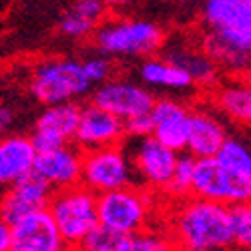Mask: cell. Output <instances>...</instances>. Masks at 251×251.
<instances>
[{"label": "cell", "mask_w": 251, "mask_h": 251, "mask_svg": "<svg viewBox=\"0 0 251 251\" xmlns=\"http://www.w3.org/2000/svg\"><path fill=\"white\" fill-rule=\"evenodd\" d=\"M169 235L179 251H229L233 247L229 205L185 197L173 211Z\"/></svg>", "instance_id": "6da1fadb"}, {"label": "cell", "mask_w": 251, "mask_h": 251, "mask_svg": "<svg viewBox=\"0 0 251 251\" xmlns=\"http://www.w3.org/2000/svg\"><path fill=\"white\" fill-rule=\"evenodd\" d=\"M93 40L102 56H153L161 47L165 34L151 20L119 18L99 25L93 30Z\"/></svg>", "instance_id": "7a4b0ae2"}, {"label": "cell", "mask_w": 251, "mask_h": 251, "mask_svg": "<svg viewBox=\"0 0 251 251\" xmlns=\"http://www.w3.org/2000/svg\"><path fill=\"white\" fill-rule=\"evenodd\" d=\"M153 209V193L139 185H127L97 195L99 223L121 235H131L147 229Z\"/></svg>", "instance_id": "3957f363"}, {"label": "cell", "mask_w": 251, "mask_h": 251, "mask_svg": "<svg viewBox=\"0 0 251 251\" xmlns=\"http://www.w3.org/2000/svg\"><path fill=\"white\" fill-rule=\"evenodd\" d=\"M47 209L58 229L62 243L71 249H75L82 241V237L95 225H99L97 195L80 183L56 189Z\"/></svg>", "instance_id": "277c9868"}, {"label": "cell", "mask_w": 251, "mask_h": 251, "mask_svg": "<svg viewBox=\"0 0 251 251\" xmlns=\"http://www.w3.org/2000/svg\"><path fill=\"white\" fill-rule=\"evenodd\" d=\"M93 85L87 80L80 69V60L73 58H52L36 67L30 82L34 99L43 104L69 102L76 97L87 95Z\"/></svg>", "instance_id": "5b68a950"}, {"label": "cell", "mask_w": 251, "mask_h": 251, "mask_svg": "<svg viewBox=\"0 0 251 251\" xmlns=\"http://www.w3.org/2000/svg\"><path fill=\"white\" fill-rule=\"evenodd\" d=\"M205 34L251 54V0H205Z\"/></svg>", "instance_id": "8992f818"}, {"label": "cell", "mask_w": 251, "mask_h": 251, "mask_svg": "<svg viewBox=\"0 0 251 251\" xmlns=\"http://www.w3.org/2000/svg\"><path fill=\"white\" fill-rule=\"evenodd\" d=\"M123 149L129 159L135 185L145 187L149 191L165 193L167 185L171 181L179 153L167 149L165 145H161L151 135L131 139L127 143V147H123Z\"/></svg>", "instance_id": "52a82bcc"}, {"label": "cell", "mask_w": 251, "mask_h": 251, "mask_svg": "<svg viewBox=\"0 0 251 251\" xmlns=\"http://www.w3.org/2000/svg\"><path fill=\"white\" fill-rule=\"evenodd\" d=\"M80 185H85L95 195L135 185V177L123 145L82 151Z\"/></svg>", "instance_id": "ba28073f"}, {"label": "cell", "mask_w": 251, "mask_h": 251, "mask_svg": "<svg viewBox=\"0 0 251 251\" xmlns=\"http://www.w3.org/2000/svg\"><path fill=\"white\" fill-rule=\"evenodd\" d=\"M191 197L223 203L229 207L239 203H249L251 183L231 177L215 161V157L195 159V169L191 179Z\"/></svg>", "instance_id": "9c48e42d"}, {"label": "cell", "mask_w": 251, "mask_h": 251, "mask_svg": "<svg viewBox=\"0 0 251 251\" xmlns=\"http://www.w3.org/2000/svg\"><path fill=\"white\" fill-rule=\"evenodd\" d=\"M153 100L155 99L149 89L127 78H107L97 87L93 95V102L97 107L113 113L121 121L149 113Z\"/></svg>", "instance_id": "30bf717a"}, {"label": "cell", "mask_w": 251, "mask_h": 251, "mask_svg": "<svg viewBox=\"0 0 251 251\" xmlns=\"http://www.w3.org/2000/svg\"><path fill=\"white\" fill-rule=\"evenodd\" d=\"M125 135V123L113 113L97 107L95 102L80 107V117L73 141L80 151H93L100 147H115L121 145Z\"/></svg>", "instance_id": "8fae6325"}, {"label": "cell", "mask_w": 251, "mask_h": 251, "mask_svg": "<svg viewBox=\"0 0 251 251\" xmlns=\"http://www.w3.org/2000/svg\"><path fill=\"white\" fill-rule=\"evenodd\" d=\"M54 189L34 171H30L26 177L18 179L14 185L6 187L0 195V217L8 225H14L23 217L47 209Z\"/></svg>", "instance_id": "7c38bea8"}, {"label": "cell", "mask_w": 251, "mask_h": 251, "mask_svg": "<svg viewBox=\"0 0 251 251\" xmlns=\"http://www.w3.org/2000/svg\"><path fill=\"white\" fill-rule=\"evenodd\" d=\"M78 117H80V107L73 100L49 104L45 113L38 117L34 133L30 137L34 151L43 153L71 143L78 125Z\"/></svg>", "instance_id": "4fadbf2b"}, {"label": "cell", "mask_w": 251, "mask_h": 251, "mask_svg": "<svg viewBox=\"0 0 251 251\" xmlns=\"http://www.w3.org/2000/svg\"><path fill=\"white\" fill-rule=\"evenodd\" d=\"M149 115L153 123L151 137L175 153L185 151L187 129H189V109L175 99H159L153 100Z\"/></svg>", "instance_id": "5bb4252c"}, {"label": "cell", "mask_w": 251, "mask_h": 251, "mask_svg": "<svg viewBox=\"0 0 251 251\" xmlns=\"http://www.w3.org/2000/svg\"><path fill=\"white\" fill-rule=\"evenodd\" d=\"M80 165L82 151L76 145H62V147L36 153L32 171L43 177L52 189H65V187L80 183Z\"/></svg>", "instance_id": "9a60e30c"}, {"label": "cell", "mask_w": 251, "mask_h": 251, "mask_svg": "<svg viewBox=\"0 0 251 251\" xmlns=\"http://www.w3.org/2000/svg\"><path fill=\"white\" fill-rule=\"evenodd\" d=\"M10 233L12 251H58L65 247L49 209H38L16 221L10 225Z\"/></svg>", "instance_id": "2e32d148"}, {"label": "cell", "mask_w": 251, "mask_h": 251, "mask_svg": "<svg viewBox=\"0 0 251 251\" xmlns=\"http://www.w3.org/2000/svg\"><path fill=\"white\" fill-rule=\"evenodd\" d=\"M227 137L221 115L211 109H189L187 129V153L195 159L213 157Z\"/></svg>", "instance_id": "e0dca14e"}, {"label": "cell", "mask_w": 251, "mask_h": 251, "mask_svg": "<svg viewBox=\"0 0 251 251\" xmlns=\"http://www.w3.org/2000/svg\"><path fill=\"white\" fill-rule=\"evenodd\" d=\"M36 151L30 137L6 135L0 137V189L14 185L18 179L26 177L32 171Z\"/></svg>", "instance_id": "ac0fdd59"}, {"label": "cell", "mask_w": 251, "mask_h": 251, "mask_svg": "<svg viewBox=\"0 0 251 251\" xmlns=\"http://www.w3.org/2000/svg\"><path fill=\"white\" fill-rule=\"evenodd\" d=\"M139 76L145 85L157 87V89H169V91H187L193 87L191 76L183 69L173 65L171 60L163 56H149L141 62Z\"/></svg>", "instance_id": "d6986e66"}, {"label": "cell", "mask_w": 251, "mask_h": 251, "mask_svg": "<svg viewBox=\"0 0 251 251\" xmlns=\"http://www.w3.org/2000/svg\"><path fill=\"white\" fill-rule=\"evenodd\" d=\"M215 109L221 117L235 125L247 127L251 121V89L245 80H231L221 85L215 93Z\"/></svg>", "instance_id": "ffe728a7"}, {"label": "cell", "mask_w": 251, "mask_h": 251, "mask_svg": "<svg viewBox=\"0 0 251 251\" xmlns=\"http://www.w3.org/2000/svg\"><path fill=\"white\" fill-rule=\"evenodd\" d=\"M163 58L171 60L173 65H177L179 69H183L187 75L191 76L193 85L211 87V85H215L217 78H219L217 65L201 49L173 47L171 50H167V54Z\"/></svg>", "instance_id": "44dd1931"}, {"label": "cell", "mask_w": 251, "mask_h": 251, "mask_svg": "<svg viewBox=\"0 0 251 251\" xmlns=\"http://www.w3.org/2000/svg\"><path fill=\"white\" fill-rule=\"evenodd\" d=\"M213 157L231 177L251 183V151L245 139L227 135Z\"/></svg>", "instance_id": "7402d4cb"}, {"label": "cell", "mask_w": 251, "mask_h": 251, "mask_svg": "<svg viewBox=\"0 0 251 251\" xmlns=\"http://www.w3.org/2000/svg\"><path fill=\"white\" fill-rule=\"evenodd\" d=\"M119 251H179V247L169 233L143 229V231L125 235Z\"/></svg>", "instance_id": "603a6c76"}, {"label": "cell", "mask_w": 251, "mask_h": 251, "mask_svg": "<svg viewBox=\"0 0 251 251\" xmlns=\"http://www.w3.org/2000/svg\"><path fill=\"white\" fill-rule=\"evenodd\" d=\"M193 169H195V157L189 153H179L171 181L167 185L165 193H169L171 197H191Z\"/></svg>", "instance_id": "cb8c5ba5"}, {"label": "cell", "mask_w": 251, "mask_h": 251, "mask_svg": "<svg viewBox=\"0 0 251 251\" xmlns=\"http://www.w3.org/2000/svg\"><path fill=\"white\" fill-rule=\"evenodd\" d=\"M123 237L125 235L99 223L82 237V241L75 247V251H119Z\"/></svg>", "instance_id": "d4e9b609"}, {"label": "cell", "mask_w": 251, "mask_h": 251, "mask_svg": "<svg viewBox=\"0 0 251 251\" xmlns=\"http://www.w3.org/2000/svg\"><path fill=\"white\" fill-rule=\"evenodd\" d=\"M229 225H231L233 247L245 249L251 245V207L249 203H239L229 207Z\"/></svg>", "instance_id": "484cf974"}, {"label": "cell", "mask_w": 251, "mask_h": 251, "mask_svg": "<svg viewBox=\"0 0 251 251\" xmlns=\"http://www.w3.org/2000/svg\"><path fill=\"white\" fill-rule=\"evenodd\" d=\"M104 10L107 8L100 4V0H73V4L69 6V12H73L75 16H78L80 20H85L95 28L100 25Z\"/></svg>", "instance_id": "4316f807"}, {"label": "cell", "mask_w": 251, "mask_h": 251, "mask_svg": "<svg viewBox=\"0 0 251 251\" xmlns=\"http://www.w3.org/2000/svg\"><path fill=\"white\" fill-rule=\"evenodd\" d=\"M80 69L85 73L87 80L91 85H100L107 78H111V62L107 56H91V58H85L80 60Z\"/></svg>", "instance_id": "83f0119b"}, {"label": "cell", "mask_w": 251, "mask_h": 251, "mask_svg": "<svg viewBox=\"0 0 251 251\" xmlns=\"http://www.w3.org/2000/svg\"><path fill=\"white\" fill-rule=\"evenodd\" d=\"M125 123V135L129 139H139V137H149L153 133V123H151V115L145 113V115H137L131 117Z\"/></svg>", "instance_id": "f1b7e54d"}, {"label": "cell", "mask_w": 251, "mask_h": 251, "mask_svg": "<svg viewBox=\"0 0 251 251\" xmlns=\"http://www.w3.org/2000/svg\"><path fill=\"white\" fill-rule=\"evenodd\" d=\"M0 251H12V233L10 225L0 217Z\"/></svg>", "instance_id": "f546056e"}, {"label": "cell", "mask_w": 251, "mask_h": 251, "mask_svg": "<svg viewBox=\"0 0 251 251\" xmlns=\"http://www.w3.org/2000/svg\"><path fill=\"white\" fill-rule=\"evenodd\" d=\"M12 119H14V117H12V111L0 104V137H2V135L6 133V129L12 125Z\"/></svg>", "instance_id": "4dcf8cb0"}, {"label": "cell", "mask_w": 251, "mask_h": 251, "mask_svg": "<svg viewBox=\"0 0 251 251\" xmlns=\"http://www.w3.org/2000/svg\"><path fill=\"white\" fill-rule=\"evenodd\" d=\"M133 0H100V4L104 8H119V6H127Z\"/></svg>", "instance_id": "1f68e13d"}, {"label": "cell", "mask_w": 251, "mask_h": 251, "mask_svg": "<svg viewBox=\"0 0 251 251\" xmlns=\"http://www.w3.org/2000/svg\"><path fill=\"white\" fill-rule=\"evenodd\" d=\"M58 251H75V249H71V247H60Z\"/></svg>", "instance_id": "d6a6232c"}, {"label": "cell", "mask_w": 251, "mask_h": 251, "mask_svg": "<svg viewBox=\"0 0 251 251\" xmlns=\"http://www.w3.org/2000/svg\"><path fill=\"white\" fill-rule=\"evenodd\" d=\"M175 2H193V0H175Z\"/></svg>", "instance_id": "836d02e7"}]
</instances>
